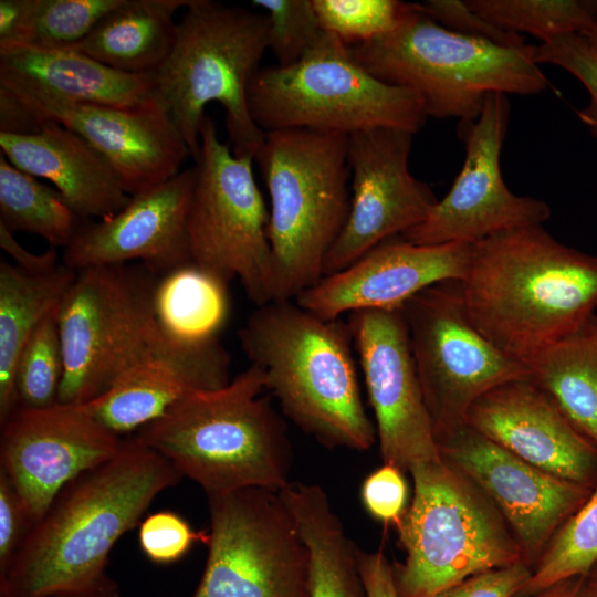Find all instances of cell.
<instances>
[{"mask_svg": "<svg viewBox=\"0 0 597 597\" xmlns=\"http://www.w3.org/2000/svg\"><path fill=\"white\" fill-rule=\"evenodd\" d=\"M180 478L137 437L123 440L112 459L70 482L32 525L0 577V597H52L102 583L115 543Z\"/></svg>", "mask_w": 597, "mask_h": 597, "instance_id": "obj_1", "label": "cell"}, {"mask_svg": "<svg viewBox=\"0 0 597 597\" xmlns=\"http://www.w3.org/2000/svg\"><path fill=\"white\" fill-rule=\"evenodd\" d=\"M459 286L475 328L527 365L595 314L597 256L542 226L512 229L472 243Z\"/></svg>", "mask_w": 597, "mask_h": 597, "instance_id": "obj_2", "label": "cell"}, {"mask_svg": "<svg viewBox=\"0 0 597 597\" xmlns=\"http://www.w3.org/2000/svg\"><path fill=\"white\" fill-rule=\"evenodd\" d=\"M238 338L283 416L304 433L328 449L375 444L347 321L324 320L294 300L271 301L255 306Z\"/></svg>", "mask_w": 597, "mask_h": 597, "instance_id": "obj_3", "label": "cell"}, {"mask_svg": "<svg viewBox=\"0 0 597 597\" xmlns=\"http://www.w3.org/2000/svg\"><path fill=\"white\" fill-rule=\"evenodd\" d=\"M254 365L226 386L193 392L136 437L198 483L207 495L289 485L293 452L283 417L262 396Z\"/></svg>", "mask_w": 597, "mask_h": 597, "instance_id": "obj_4", "label": "cell"}, {"mask_svg": "<svg viewBox=\"0 0 597 597\" xmlns=\"http://www.w3.org/2000/svg\"><path fill=\"white\" fill-rule=\"evenodd\" d=\"M268 19L240 6L190 0L177 22L174 46L154 73L160 105L198 159L205 108L220 103L229 145L255 157L265 138L249 108V87L268 50Z\"/></svg>", "mask_w": 597, "mask_h": 597, "instance_id": "obj_5", "label": "cell"}, {"mask_svg": "<svg viewBox=\"0 0 597 597\" xmlns=\"http://www.w3.org/2000/svg\"><path fill=\"white\" fill-rule=\"evenodd\" d=\"M377 78L416 92L431 117L472 121L491 93L535 95L549 87L534 45L510 48L451 31L407 3L389 33L350 46Z\"/></svg>", "mask_w": 597, "mask_h": 597, "instance_id": "obj_6", "label": "cell"}, {"mask_svg": "<svg viewBox=\"0 0 597 597\" xmlns=\"http://www.w3.org/2000/svg\"><path fill=\"white\" fill-rule=\"evenodd\" d=\"M348 135L302 128L265 133L255 154L271 210L273 301H293L318 283L350 205Z\"/></svg>", "mask_w": 597, "mask_h": 597, "instance_id": "obj_7", "label": "cell"}, {"mask_svg": "<svg viewBox=\"0 0 597 597\" xmlns=\"http://www.w3.org/2000/svg\"><path fill=\"white\" fill-rule=\"evenodd\" d=\"M409 473L413 496L396 526L406 557L392 565L399 597H436L472 575L524 562L499 511L467 476L442 459Z\"/></svg>", "mask_w": 597, "mask_h": 597, "instance_id": "obj_8", "label": "cell"}, {"mask_svg": "<svg viewBox=\"0 0 597 597\" xmlns=\"http://www.w3.org/2000/svg\"><path fill=\"white\" fill-rule=\"evenodd\" d=\"M248 101L265 133L302 128L350 135L390 127L415 134L428 118L416 92L374 76L350 46L324 30L297 63L261 69Z\"/></svg>", "mask_w": 597, "mask_h": 597, "instance_id": "obj_9", "label": "cell"}, {"mask_svg": "<svg viewBox=\"0 0 597 597\" xmlns=\"http://www.w3.org/2000/svg\"><path fill=\"white\" fill-rule=\"evenodd\" d=\"M158 279L140 263L76 271L56 311L64 358L57 402L93 400L132 366L176 342L156 320Z\"/></svg>", "mask_w": 597, "mask_h": 597, "instance_id": "obj_10", "label": "cell"}, {"mask_svg": "<svg viewBox=\"0 0 597 597\" xmlns=\"http://www.w3.org/2000/svg\"><path fill=\"white\" fill-rule=\"evenodd\" d=\"M253 161L235 156L205 115L187 230L191 262L227 283L237 279L247 297L261 306L273 301V260L269 212Z\"/></svg>", "mask_w": 597, "mask_h": 597, "instance_id": "obj_11", "label": "cell"}, {"mask_svg": "<svg viewBox=\"0 0 597 597\" xmlns=\"http://www.w3.org/2000/svg\"><path fill=\"white\" fill-rule=\"evenodd\" d=\"M207 498L208 554L192 597H308V552L279 492Z\"/></svg>", "mask_w": 597, "mask_h": 597, "instance_id": "obj_12", "label": "cell"}, {"mask_svg": "<svg viewBox=\"0 0 597 597\" xmlns=\"http://www.w3.org/2000/svg\"><path fill=\"white\" fill-rule=\"evenodd\" d=\"M402 312L436 441L465 425L469 409L484 394L530 377L526 364L500 350L471 323L459 281L425 289Z\"/></svg>", "mask_w": 597, "mask_h": 597, "instance_id": "obj_13", "label": "cell"}, {"mask_svg": "<svg viewBox=\"0 0 597 597\" xmlns=\"http://www.w3.org/2000/svg\"><path fill=\"white\" fill-rule=\"evenodd\" d=\"M509 117L507 96L491 93L476 118L460 122L465 150L461 170L427 218L400 239L415 244L475 243L549 219L551 208L544 200L517 196L503 180L500 158Z\"/></svg>", "mask_w": 597, "mask_h": 597, "instance_id": "obj_14", "label": "cell"}, {"mask_svg": "<svg viewBox=\"0 0 597 597\" xmlns=\"http://www.w3.org/2000/svg\"><path fill=\"white\" fill-rule=\"evenodd\" d=\"M412 136L390 127L348 135L349 212L325 256L324 276L345 270L379 244L416 227L438 201L431 188L409 170Z\"/></svg>", "mask_w": 597, "mask_h": 597, "instance_id": "obj_15", "label": "cell"}, {"mask_svg": "<svg viewBox=\"0 0 597 597\" xmlns=\"http://www.w3.org/2000/svg\"><path fill=\"white\" fill-rule=\"evenodd\" d=\"M347 323L375 417L385 464L409 472L441 459L400 308L360 310Z\"/></svg>", "mask_w": 597, "mask_h": 597, "instance_id": "obj_16", "label": "cell"}, {"mask_svg": "<svg viewBox=\"0 0 597 597\" xmlns=\"http://www.w3.org/2000/svg\"><path fill=\"white\" fill-rule=\"evenodd\" d=\"M437 444L441 459L495 506L532 568L556 531L593 492L532 465L467 423Z\"/></svg>", "mask_w": 597, "mask_h": 597, "instance_id": "obj_17", "label": "cell"}, {"mask_svg": "<svg viewBox=\"0 0 597 597\" xmlns=\"http://www.w3.org/2000/svg\"><path fill=\"white\" fill-rule=\"evenodd\" d=\"M122 442L82 405L19 406L1 425L0 470L34 524L70 482L112 459Z\"/></svg>", "mask_w": 597, "mask_h": 597, "instance_id": "obj_18", "label": "cell"}, {"mask_svg": "<svg viewBox=\"0 0 597 597\" xmlns=\"http://www.w3.org/2000/svg\"><path fill=\"white\" fill-rule=\"evenodd\" d=\"M0 86L43 123L52 121L80 135L108 163L129 196L176 176L190 155L163 106L127 109L74 103L6 75H0Z\"/></svg>", "mask_w": 597, "mask_h": 597, "instance_id": "obj_19", "label": "cell"}, {"mask_svg": "<svg viewBox=\"0 0 597 597\" xmlns=\"http://www.w3.org/2000/svg\"><path fill=\"white\" fill-rule=\"evenodd\" d=\"M195 167L130 197L113 217L80 224L62 263L78 271L138 261L161 277L192 263L187 219Z\"/></svg>", "mask_w": 597, "mask_h": 597, "instance_id": "obj_20", "label": "cell"}, {"mask_svg": "<svg viewBox=\"0 0 597 597\" xmlns=\"http://www.w3.org/2000/svg\"><path fill=\"white\" fill-rule=\"evenodd\" d=\"M472 243L415 244L388 240L345 270L323 276L294 301L324 318L360 310L400 308L425 289L460 281Z\"/></svg>", "mask_w": 597, "mask_h": 597, "instance_id": "obj_21", "label": "cell"}, {"mask_svg": "<svg viewBox=\"0 0 597 597\" xmlns=\"http://www.w3.org/2000/svg\"><path fill=\"white\" fill-rule=\"evenodd\" d=\"M465 423L552 475L593 490L597 485V447L530 377L484 394Z\"/></svg>", "mask_w": 597, "mask_h": 597, "instance_id": "obj_22", "label": "cell"}, {"mask_svg": "<svg viewBox=\"0 0 597 597\" xmlns=\"http://www.w3.org/2000/svg\"><path fill=\"white\" fill-rule=\"evenodd\" d=\"M231 358L218 337L198 344L175 342L135 364L83 408L121 437L161 417L187 396L226 386Z\"/></svg>", "mask_w": 597, "mask_h": 597, "instance_id": "obj_23", "label": "cell"}, {"mask_svg": "<svg viewBox=\"0 0 597 597\" xmlns=\"http://www.w3.org/2000/svg\"><path fill=\"white\" fill-rule=\"evenodd\" d=\"M0 153L19 169L50 181L73 211L105 220L130 200L108 163L87 142L48 121L39 133H0Z\"/></svg>", "mask_w": 597, "mask_h": 597, "instance_id": "obj_24", "label": "cell"}, {"mask_svg": "<svg viewBox=\"0 0 597 597\" xmlns=\"http://www.w3.org/2000/svg\"><path fill=\"white\" fill-rule=\"evenodd\" d=\"M0 75L74 103L127 109L161 106L154 73L121 72L70 49L17 46L0 51Z\"/></svg>", "mask_w": 597, "mask_h": 597, "instance_id": "obj_25", "label": "cell"}, {"mask_svg": "<svg viewBox=\"0 0 597 597\" xmlns=\"http://www.w3.org/2000/svg\"><path fill=\"white\" fill-rule=\"evenodd\" d=\"M279 494L308 552V597H367L358 547L346 534L325 490L291 482Z\"/></svg>", "mask_w": 597, "mask_h": 597, "instance_id": "obj_26", "label": "cell"}, {"mask_svg": "<svg viewBox=\"0 0 597 597\" xmlns=\"http://www.w3.org/2000/svg\"><path fill=\"white\" fill-rule=\"evenodd\" d=\"M190 0H122L72 46L121 72L153 74L168 57L176 38L175 14Z\"/></svg>", "mask_w": 597, "mask_h": 597, "instance_id": "obj_27", "label": "cell"}, {"mask_svg": "<svg viewBox=\"0 0 597 597\" xmlns=\"http://www.w3.org/2000/svg\"><path fill=\"white\" fill-rule=\"evenodd\" d=\"M76 271L62 262L43 273H29L0 260V425L19 407L15 369L25 344L55 311Z\"/></svg>", "mask_w": 597, "mask_h": 597, "instance_id": "obj_28", "label": "cell"}, {"mask_svg": "<svg viewBox=\"0 0 597 597\" xmlns=\"http://www.w3.org/2000/svg\"><path fill=\"white\" fill-rule=\"evenodd\" d=\"M530 378L597 447V315L527 364Z\"/></svg>", "mask_w": 597, "mask_h": 597, "instance_id": "obj_29", "label": "cell"}, {"mask_svg": "<svg viewBox=\"0 0 597 597\" xmlns=\"http://www.w3.org/2000/svg\"><path fill=\"white\" fill-rule=\"evenodd\" d=\"M154 310L167 337L184 344L217 338L229 315L228 283L189 263L158 279Z\"/></svg>", "mask_w": 597, "mask_h": 597, "instance_id": "obj_30", "label": "cell"}, {"mask_svg": "<svg viewBox=\"0 0 597 597\" xmlns=\"http://www.w3.org/2000/svg\"><path fill=\"white\" fill-rule=\"evenodd\" d=\"M80 217L62 195L19 169L0 153V223L12 233L29 232L50 248H65L74 238Z\"/></svg>", "mask_w": 597, "mask_h": 597, "instance_id": "obj_31", "label": "cell"}, {"mask_svg": "<svg viewBox=\"0 0 597 597\" xmlns=\"http://www.w3.org/2000/svg\"><path fill=\"white\" fill-rule=\"evenodd\" d=\"M491 23L542 42L582 34L597 27L594 0H465Z\"/></svg>", "mask_w": 597, "mask_h": 597, "instance_id": "obj_32", "label": "cell"}, {"mask_svg": "<svg viewBox=\"0 0 597 597\" xmlns=\"http://www.w3.org/2000/svg\"><path fill=\"white\" fill-rule=\"evenodd\" d=\"M597 563V485L553 535L516 597H528L561 580L587 574Z\"/></svg>", "mask_w": 597, "mask_h": 597, "instance_id": "obj_33", "label": "cell"}, {"mask_svg": "<svg viewBox=\"0 0 597 597\" xmlns=\"http://www.w3.org/2000/svg\"><path fill=\"white\" fill-rule=\"evenodd\" d=\"M122 0H31L30 11L19 36L0 51L17 46L71 49Z\"/></svg>", "mask_w": 597, "mask_h": 597, "instance_id": "obj_34", "label": "cell"}, {"mask_svg": "<svg viewBox=\"0 0 597 597\" xmlns=\"http://www.w3.org/2000/svg\"><path fill=\"white\" fill-rule=\"evenodd\" d=\"M56 311L40 323L19 357L15 369L19 406L43 408L57 402L64 358Z\"/></svg>", "mask_w": 597, "mask_h": 597, "instance_id": "obj_35", "label": "cell"}, {"mask_svg": "<svg viewBox=\"0 0 597 597\" xmlns=\"http://www.w3.org/2000/svg\"><path fill=\"white\" fill-rule=\"evenodd\" d=\"M406 4L397 0H313L322 29L348 46L370 42L392 31Z\"/></svg>", "mask_w": 597, "mask_h": 597, "instance_id": "obj_36", "label": "cell"}, {"mask_svg": "<svg viewBox=\"0 0 597 597\" xmlns=\"http://www.w3.org/2000/svg\"><path fill=\"white\" fill-rule=\"evenodd\" d=\"M268 19V49L277 66L297 63L314 45L323 29L313 0H254Z\"/></svg>", "mask_w": 597, "mask_h": 597, "instance_id": "obj_37", "label": "cell"}, {"mask_svg": "<svg viewBox=\"0 0 597 597\" xmlns=\"http://www.w3.org/2000/svg\"><path fill=\"white\" fill-rule=\"evenodd\" d=\"M534 61L558 66L587 90L588 104L577 112L580 122L597 138V49L582 34H568L534 45Z\"/></svg>", "mask_w": 597, "mask_h": 597, "instance_id": "obj_38", "label": "cell"}, {"mask_svg": "<svg viewBox=\"0 0 597 597\" xmlns=\"http://www.w3.org/2000/svg\"><path fill=\"white\" fill-rule=\"evenodd\" d=\"M138 540L145 556L164 565L182 558L197 542L207 544L208 532H197L176 512L163 510L140 522Z\"/></svg>", "mask_w": 597, "mask_h": 597, "instance_id": "obj_39", "label": "cell"}, {"mask_svg": "<svg viewBox=\"0 0 597 597\" xmlns=\"http://www.w3.org/2000/svg\"><path fill=\"white\" fill-rule=\"evenodd\" d=\"M419 4L429 17L451 31L503 46L522 48L526 45L522 34L491 23L474 12L465 1L428 0Z\"/></svg>", "mask_w": 597, "mask_h": 597, "instance_id": "obj_40", "label": "cell"}, {"mask_svg": "<svg viewBox=\"0 0 597 597\" xmlns=\"http://www.w3.org/2000/svg\"><path fill=\"white\" fill-rule=\"evenodd\" d=\"M360 499L370 516L385 525L397 526L408 509L404 472L384 463L364 480Z\"/></svg>", "mask_w": 597, "mask_h": 597, "instance_id": "obj_41", "label": "cell"}, {"mask_svg": "<svg viewBox=\"0 0 597 597\" xmlns=\"http://www.w3.org/2000/svg\"><path fill=\"white\" fill-rule=\"evenodd\" d=\"M531 573L532 567L521 561L472 575L436 597H516Z\"/></svg>", "mask_w": 597, "mask_h": 597, "instance_id": "obj_42", "label": "cell"}, {"mask_svg": "<svg viewBox=\"0 0 597 597\" xmlns=\"http://www.w3.org/2000/svg\"><path fill=\"white\" fill-rule=\"evenodd\" d=\"M32 525L22 499L0 470V577L8 570Z\"/></svg>", "mask_w": 597, "mask_h": 597, "instance_id": "obj_43", "label": "cell"}, {"mask_svg": "<svg viewBox=\"0 0 597 597\" xmlns=\"http://www.w3.org/2000/svg\"><path fill=\"white\" fill-rule=\"evenodd\" d=\"M357 558L367 597H399L392 565L381 549L365 552L358 548Z\"/></svg>", "mask_w": 597, "mask_h": 597, "instance_id": "obj_44", "label": "cell"}, {"mask_svg": "<svg viewBox=\"0 0 597 597\" xmlns=\"http://www.w3.org/2000/svg\"><path fill=\"white\" fill-rule=\"evenodd\" d=\"M44 123L13 93L0 86V133L35 134L42 129Z\"/></svg>", "mask_w": 597, "mask_h": 597, "instance_id": "obj_45", "label": "cell"}, {"mask_svg": "<svg viewBox=\"0 0 597 597\" xmlns=\"http://www.w3.org/2000/svg\"><path fill=\"white\" fill-rule=\"evenodd\" d=\"M0 247L11 256L17 268L29 273L48 272L60 264L54 248H49L40 254L32 253L24 249L2 223H0Z\"/></svg>", "mask_w": 597, "mask_h": 597, "instance_id": "obj_46", "label": "cell"}, {"mask_svg": "<svg viewBox=\"0 0 597 597\" xmlns=\"http://www.w3.org/2000/svg\"><path fill=\"white\" fill-rule=\"evenodd\" d=\"M31 0L0 1V46L10 44L21 33L30 11Z\"/></svg>", "mask_w": 597, "mask_h": 597, "instance_id": "obj_47", "label": "cell"}, {"mask_svg": "<svg viewBox=\"0 0 597 597\" xmlns=\"http://www.w3.org/2000/svg\"><path fill=\"white\" fill-rule=\"evenodd\" d=\"M528 597H594L588 574L561 580Z\"/></svg>", "mask_w": 597, "mask_h": 597, "instance_id": "obj_48", "label": "cell"}, {"mask_svg": "<svg viewBox=\"0 0 597 597\" xmlns=\"http://www.w3.org/2000/svg\"><path fill=\"white\" fill-rule=\"evenodd\" d=\"M52 597H122L117 585L107 577L102 583L81 590L62 593Z\"/></svg>", "mask_w": 597, "mask_h": 597, "instance_id": "obj_49", "label": "cell"}, {"mask_svg": "<svg viewBox=\"0 0 597 597\" xmlns=\"http://www.w3.org/2000/svg\"><path fill=\"white\" fill-rule=\"evenodd\" d=\"M593 589V596L597 597V563L587 573Z\"/></svg>", "mask_w": 597, "mask_h": 597, "instance_id": "obj_50", "label": "cell"}, {"mask_svg": "<svg viewBox=\"0 0 597 597\" xmlns=\"http://www.w3.org/2000/svg\"><path fill=\"white\" fill-rule=\"evenodd\" d=\"M589 41L590 43L597 49V27L596 28H593L591 30L587 31L585 34H584Z\"/></svg>", "mask_w": 597, "mask_h": 597, "instance_id": "obj_51", "label": "cell"}, {"mask_svg": "<svg viewBox=\"0 0 597 597\" xmlns=\"http://www.w3.org/2000/svg\"><path fill=\"white\" fill-rule=\"evenodd\" d=\"M595 9H596V14H597V0H595Z\"/></svg>", "mask_w": 597, "mask_h": 597, "instance_id": "obj_52", "label": "cell"}]
</instances>
